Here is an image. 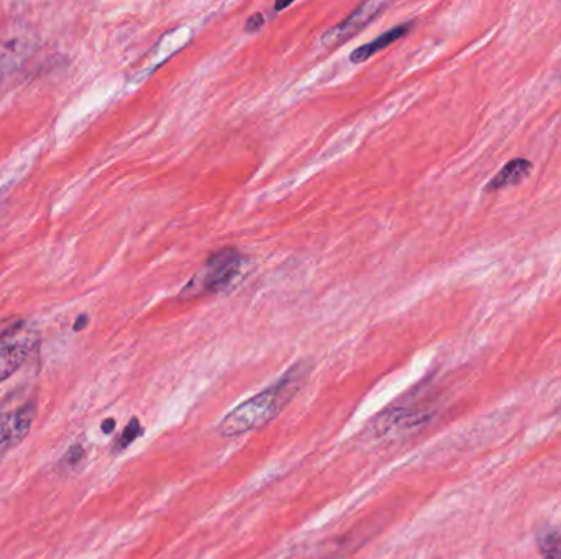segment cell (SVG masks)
<instances>
[{"label":"cell","mask_w":561,"mask_h":559,"mask_svg":"<svg viewBox=\"0 0 561 559\" xmlns=\"http://www.w3.org/2000/svg\"><path fill=\"white\" fill-rule=\"evenodd\" d=\"M532 171V163L525 158L509 161L504 168L489 181L486 191H501L504 187L517 186Z\"/></svg>","instance_id":"10"},{"label":"cell","mask_w":561,"mask_h":559,"mask_svg":"<svg viewBox=\"0 0 561 559\" xmlns=\"http://www.w3.org/2000/svg\"><path fill=\"white\" fill-rule=\"evenodd\" d=\"M243 261L242 253L233 248L217 251L206 261L201 273L184 287L183 296L224 292L242 274Z\"/></svg>","instance_id":"2"},{"label":"cell","mask_w":561,"mask_h":559,"mask_svg":"<svg viewBox=\"0 0 561 559\" xmlns=\"http://www.w3.org/2000/svg\"><path fill=\"white\" fill-rule=\"evenodd\" d=\"M37 402L25 391L5 397L0 405V455L22 443L30 433Z\"/></svg>","instance_id":"3"},{"label":"cell","mask_w":561,"mask_h":559,"mask_svg":"<svg viewBox=\"0 0 561 559\" xmlns=\"http://www.w3.org/2000/svg\"><path fill=\"white\" fill-rule=\"evenodd\" d=\"M388 4L384 2H366L361 4L352 15H348L347 19L338 23L335 27L330 28L329 32L322 37V43L329 48L342 45L348 38H352L356 33L361 32L363 28L368 27L376 17L381 15Z\"/></svg>","instance_id":"5"},{"label":"cell","mask_w":561,"mask_h":559,"mask_svg":"<svg viewBox=\"0 0 561 559\" xmlns=\"http://www.w3.org/2000/svg\"><path fill=\"white\" fill-rule=\"evenodd\" d=\"M539 550L543 559H561V535L555 528H545L539 533Z\"/></svg>","instance_id":"11"},{"label":"cell","mask_w":561,"mask_h":559,"mask_svg":"<svg viewBox=\"0 0 561 559\" xmlns=\"http://www.w3.org/2000/svg\"><path fill=\"white\" fill-rule=\"evenodd\" d=\"M143 433L142 425H140V420L137 417H133L130 422H128L127 427H125L124 433L120 435L119 443L115 446V451H122L128 446L132 445L133 441L137 440Z\"/></svg>","instance_id":"12"},{"label":"cell","mask_w":561,"mask_h":559,"mask_svg":"<svg viewBox=\"0 0 561 559\" xmlns=\"http://www.w3.org/2000/svg\"><path fill=\"white\" fill-rule=\"evenodd\" d=\"M87 323H89V317H87V315H81V317L76 320V323H74V330H76V332H81V330L86 328Z\"/></svg>","instance_id":"15"},{"label":"cell","mask_w":561,"mask_h":559,"mask_svg":"<svg viewBox=\"0 0 561 559\" xmlns=\"http://www.w3.org/2000/svg\"><path fill=\"white\" fill-rule=\"evenodd\" d=\"M358 546V541L353 537L340 538V540H330L329 543H320L311 548H302L296 551L291 558L288 559H335L348 555L353 548Z\"/></svg>","instance_id":"9"},{"label":"cell","mask_w":561,"mask_h":559,"mask_svg":"<svg viewBox=\"0 0 561 559\" xmlns=\"http://www.w3.org/2000/svg\"><path fill=\"white\" fill-rule=\"evenodd\" d=\"M430 419L429 412H419V410L393 409L386 410L383 415H379L374 422V430L379 435L391 432L393 428H412L424 425Z\"/></svg>","instance_id":"7"},{"label":"cell","mask_w":561,"mask_h":559,"mask_svg":"<svg viewBox=\"0 0 561 559\" xmlns=\"http://www.w3.org/2000/svg\"><path fill=\"white\" fill-rule=\"evenodd\" d=\"M289 5L291 4H276L274 5V9H276V12H278V10L286 9V7H289Z\"/></svg>","instance_id":"17"},{"label":"cell","mask_w":561,"mask_h":559,"mask_svg":"<svg viewBox=\"0 0 561 559\" xmlns=\"http://www.w3.org/2000/svg\"><path fill=\"white\" fill-rule=\"evenodd\" d=\"M265 22L266 20L263 14L251 15L250 19L247 20V27H245V30H247L248 33L258 32V30L265 25Z\"/></svg>","instance_id":"14"},{"label":"cell","mask_w":561,"mask_h":559,"mask_svg":"<svg viewBox=\"0 0 561 559\" xmlns=\"http://www.w3.org/2000/svg\"><path fill=\"white\" fill-rule=\"evenodd\" d=\"M307 376H309V369L306 364L299 363L292 366L276 384L235 407L220 422V435L227 438L238 437L251 430L265 427L266 423L276 419L281 414V410L294 399L297 392L301 391Z\"/></svg>","instance_id":"1"},{"label":"cell","mask_w":561,"mask_h":559,"mask_svg":"<svg viewBox=\"0 0 561 559\" xmlns=\"http://www.w3.org/2000/svg\"><path fill=\"white\" fill-rule=\"evenodd\" d=\"M412 25H414L412 22L401 23V25H396V27L391 28L388 32L381 33L379 37L374 38L370 43H365V45H361L360 48L353 50L352 55H350V61H352L353 64H360L363 63V61L370 60L371 56L393 45L397 40L406 37L407 33L411 32Z\"/></svg>","instance_id":"8"},{"label":"cell","mask_w":561,"mask_h":559,"mask_svg":"<svg viewBox=\"0 0 561 559\" xmlns=\"http://www.w3.org/2000/svg\"><path fill=\"white\" fill-rule=\"evenodd\" d=\"M37 346V328L28 323H14L0 333V382L17 373Z\"/></svg>","instance_id":"4"},{"label":"cell","mask_w":561,"mask_h":559,"mask_svg":"<svg viewBox=\"0 0 561 559\" xmlns=\"http://www.w3.org/2000/svg\"><path fill=\"white\" fill-rule=\"evenodd\" d=\"M115 428V420L114 419H107L104 423H102V432L104 433H112L114 432Z\"/></svg>","instance_id":"16"},{"label":"cell","mask_w":561,"mask_h":559,"mask_svg":"<svg viewBox=\"0 0 561 559\" xmlns=\"http://www.w3.org/2000/svg\"><path fill=\"white\" fill-rule=\"evenodd\" d=\"M84 458H86V453H84L83 446L73 445L69 448L68 453L64 455L63 463L68 468H78L83 463Z\"/></svg>","instance_id":"13"},{"label":"cell","mask_w":561,"mask_h":559,"mask_svg":"<svg viewBox=\"0 0 561 559\" xmlns=\"http://www.w3.org/2000/svg\"><path fill=\"white\" fill-rule=\"evenodd\" d=\"M35 46L37 41L25 30L0 38V81L22 68V64L35 51Z\"/></svg>","instance_id":"6"}]
</instances>
